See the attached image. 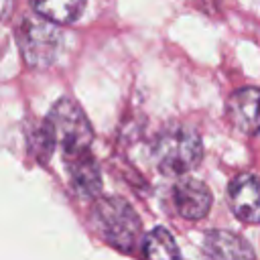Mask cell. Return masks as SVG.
<instances>
[{"mask_svg":"<svg viewBox=\"0 0 260 260\" xmlns=\"http://www.w3.org/2000/svg\"><path fill=\"white\" fill-rule=\"evenodd\" d=\"M91 221L100 236L118 250L130 252L140 238V219L136 211L120 197H104L95 203Z\"/></svg>","mask_w":260,"mask_h":260,"instance_id":"obj_3","label":"cell"},{"mask_svg":"<svg viewBox=\"0 0 260 260\" xmlns=\"http://www.w3.org/2000/svg\"><path fill=\"white\" fill-rule=\"evenodd\" d=\"M173 201L185 219H201L211 207V191L197 179H183L173 189Z\"/></svg>","mask_w":260,"mask_h":260,"instance_id":"obj_7","label":"cell"},{"mask_svg":"<svg viewBox=\"0 0 260 260\" xmlns=\"http://www.w3.org/2000/svg\"><path fill=\"white\" fill-rule=\"evenodd\" d=\"M35 10L53 22H71L83 10L85 0H30Z\"/></svg>","mask_w":260,"mask_h":260,"instance_id":"obj_11","label":"cell"},{"mask_svg":"<svg viewBox=\"0 0 260 260\" xmlns=\"http://www.w3.org/2000/svg\"><path fill=\"white\" fill-rule=\"evenodd\" d=\"M18 47L26 65L45 69L53 65L61 49V35L53 20L45 16L24 18L18 28Z\"/></svg>","mask_w":260,"mask_h":260,"instance_id":"obj_4","label":"cell"},{"mask_svg":"<svg viewBox=\"0 0 260 260\" xmlns=\"http://www.w3.org/2000/svg\"><path fill=\"white\" fill-rule=\"evenodd\" d=\"M228 201L232 211L248 221L260 223V179L254 175H238L228 187Z\"/></svg>","mask_w":260,"mask_h":260,"instance_id":"obj_5","label":"cell"},{"mask_svg":"<svg viewBox=\"0 0 260 260\" xmlns=\"http://www.w3.org/2000/svg\"><path fill=\"white\" fill-rule=\"evenodd\" d=\"M228 118L244 134L260 132V89L242 87L228 100Z\"/></svg>","mask_w":260,"mask_h":260,"instance_id":"obj_6","label":"cell"},{"mask_svg":"<svg viewBox=\"0 0 260 260\" xmlns=\"http://www.w3.org/2000/svg\"><path fill=\"white\" fill-rule=\"evenodd\" d=\"M43 124L49 132V136L53 138L55 146H61L65 156L89 150L91 140H93V130L77 102H73L69 98L59 100L51 108V112Z\"/></svg>","mask_w":260,"mask_h":260,"instance_id":"obj_1","label":"cell"},{"mask_svg":"<svg viewBox=\"0 0 260 260\" xmlns=\"http://www.w3.org/2000/svg\"><path fill=\"white\" fill-rule=\"evenodd\" d=\"M67 158V171L71 179V187L81 197H95L102 191V175L95 158L89 154V150L65 156Z\"/></svg>","mask_w":260,"mask_h":260,"instance_id":"obj_8","label":"cell"},{"mask_svg":"<svg viewBox=\"0 0 260 260\" xmlns=\"http://www.w3.org/2000/svg\"><path fill=\"white\" fill-rule=\"evenodd\" d=\"M156 167L165 175H185L195 169L203 156V144L197 132L185 126L165 128L152 144Z\"/></svg>","mask_w":260,"mask_h":260,"instance_id":"obj_2","label":"cell"},{"mask_svg":"<svg viewBox=\"0 0 260 260\" xmlns=\"http://www.w3.org/2000/svg\"><path fill=\"white\" fill-rule=\"evenodd\" d=\"M142 256L152 258V260H171V258H179L181 252L175 244V238L165 230V228H156L152 232H148L142 240Z\"/></svg>","mask_w":260,"mask_h":260,"instance_id":"obj_10","label":"cell"},{"mask_svg":"<svg viewBox=\"0 0 260 260\" xmlns=\"http://www.w3.org/2000/svg\"><path fill=\"white\" fill-rule=\"evenodd\" d=\"M203 252L211 258H252L254 250L244 238L232 232H211L203 242Z\"/></svg>","mask_w":260,"mask_h":260,"instance_id":"obj_9","label":"cell"}]
</instances>
